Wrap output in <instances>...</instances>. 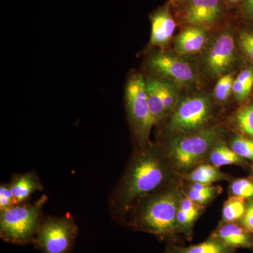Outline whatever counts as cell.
Instances as JSON below:
<instances>
[{
  "instance_id": "1f68e13d",
  "label": "cell",
  "mask_w": 253,
  "mask_h": 253,
  "mask_svg": "<svg viewBox=\"0 0 253 253\" xmlns=\"http://www.w3.org/2000/svg\"><path fill=\"white\" fill-rule=\"evenodd\" d=\"M179 1H180V0H169V1H170V4L172 5L175 4L176 3H177Z\"/></svg>"
},
{
  "instance_id": "d6986e66",
  "label": "cell",
  "mask_w": 253,
  "mask_h": 253,
  "mask_svg": "<svg viewBox=\"0 0 253 253\" xmlns=\"http://www.w3.org/2000/svg\"><path fill=\"white\" fill-rule=\"evenodd\" d=\"M208 158L211 164L219 168L231 165L240 166L244 163L242 158L221 140L214 146Z\"/></svg>"
},
{
  "instance_id": "83f0119b",
  "label": "cell",
  "mask_w": 253,
  "mask_h": 253,
  "mask_svg": "<svg viewBox=\"0 0 253 253\" xmlns=\"http://www.w3.org/2000/svg\"><path fill=\"white\" fill-rule=\"evenodd\" d=\"M184 194L196 204L204 206V207L219 195L215 193L199 192V191H194L189 188H188Z\"/></svg>"
},
{
  "instance_id": "ac0fdd59",
  "label": "cell",
  "mask_w": 253,
  "mask_h": 253,
  "mask_svg": "<svg viewBox=\"0 0 253 253\" xmlns=\"http://www.w3.org/2000/svg\"><path fill=\"white\" fill-rule=\"evenodd\" d=\"M231 126L239 136L253 139V99L236 111Z\"/></svg>"
},
{
  "instance_id": "44dd1931",
  "label": "cell",
  "mask_w": 253,
  "mask_h": 253,
  "mask_svg": "<svg viewBox=\"0 0 253 253\" xmlns=\"http://www.w3.org/2000/svg\"><path fill=\"white\" fill-rule=\"evenodd\" d=\"M246 199L237 196H231L223 206L221 222L239 221L244 217L246 211Z\"/></svg>"
},
{
  "instance_id": "7a4b0ae2",
  "label": "cell",
  "mask_w": 253,
  "mask_h": 253,
  "mask_svg": "<svg viewBox=\"0 0 253 253\" xmlns=\"http://www.w3.org/2000/svg\"><path fill=\"white\" fill-rule=\"evenodd\" d=\"M183 192L178 186L168 184L138 201L126 216V224L134 230L148 233L161 240L178 238L176 214Z\"/></svg>"
},
{
  "instance_id": "9a60e30c",
  "label": "cell",
  "mask_w": 253,
  "mask_h": 253,
  "mask_svg": "<svg viewBox=\"0 0 253 253\" xmlns=\"http://www.w3.org/2000/svg\"><path fill=\"white\" fill-rule=\"evenodd\" d=\"M145 82L150 110L156 125L168 117L163 103L161 81L159 78L149 76L145 78Z\"/></svg>"
},
{
  "instance_id": "ba28073f",
  "label": "cell",
  "mask_w": 253,
  "mask_h": 253,
  "mask_svg": "<svg viewBox=\"0 0 253 253\" xmlns=\"http://www.w3.org/2000/svg\"><path fill=\"white\" fill-rule=\"evenodd\" d=\"M146 64L151 76L171 82L177 86H194L199 81L194 66L179 56L163 51H154L148 56Z\"/></svg>"
},
{
  "instance_id": "5b68a950",
  "label": "cell",
  "mask_w": 253,
  "mask_h": 253,
  "mask_svg": "<svg viewBox=\"0 0 253 253\" xmlns=\"http://www.w3.org/2000/svg\"><path fill=\"white\" fill-rule=\"evenodd\" d=\"M125 101L129 126L139 148L149 144L151 130L156 123L150 110L145 78L133 73L126 81Z\"/></svg>"
},
{
  "instance_id": "8992f818",
  "label": "cell",
  "mask_w": 253,
  "mask_h": 253,
  "mask_svg": "<svg viewBox=\"0 0 253 253\" xmlns=\"http://www.w3.org/2000/svg\"><path fill=\"white\" fill-rule=\"evenodd\" d=\"M79 228L70 214L42 218L33 244L42 253H71Z\"/></svg>"
},
{
  "instance_id": "d4e9b609",
  "label": "cell",
  "mask_w": 253,
  "mask_h": 253,
  "mask_svg": "<svg viewBox=\"0 0 253 253\" xmlns=\"http://www.w3.org/2000/svg\"><path fill=\"white\" fill-rule=\"evenodd\" d=\"M231 196H237L245 199L253 198V181L247 178L234 179L231 181L229 189Z\"/></svg>"
},
{
  "instance_id": "52a82bcc",
  "label": "cell",
  "mask_w": 253,
  "mask_h": 253,
  "mask_svg": "<svg viewBox=\"0 0 253 253\" xmlns=\"http://www.w3.org/2000/svg\"><path fill=\"white\" fill-rule=\"evenodd\" d=\"M212 115L211 97L206 94L187 96L179 101L169 116L168 130L176 134H187L207 127Z\"/></svg>"
},
{
  "instance_id": "484cf974",
  "label": "cell",
  "mask_w": 253,
  "mask_h": 253,
  "mask_svg": "<svg viewBox=\"0 0 253 253\" xmlns=\"http://www.w3.org/2000/svg\"><path fill=\"white\" fill-rule=\"evenodd\" d=\"M237 44L246 59L253 66V29L247 28L240 32Z\"/></svg>"
},
{
  "instance_id": "7402d4cb",
  "label": "cell",
  "mask_w": 253,
  "mask_h": 253,
  "mask_svg": "<svg viewBox=\"0 0 253 253\" xmlns=\"http://www.w3.org/2000/svg\"><path fill=\"white\" fill-rule=\"evenodd\" d=\"M160 81H161V91H162L163 103H164L166 114L167 116H169L179 103L178 86L173 84L171 82L165 81V80L160 79Z\"/></svg>"
},
{
  "instance_id": "277c9868",
  "label": "cell",
  "mask_w": 253,
  "mask_h": 253,
  "mask_svg": "<svg viewBox=\"0 0 253 253\" xmlns=\"http://www.w3.org/2000/svg\"><path fill=\"white\" fill-rule=\"evenodd\" d=\"M47 199L44 195L33 204H17L0 211L1 239L12 244H33Z\"/></svg>"
},
{
  "instance_id": "9c48e42d",
  "label": "cell",
  "mask_w": 253,
  "mask_h": 253,
  "mask_svg": "<svg viewBox=\"0 0 253 253\" xmlns=\"http://www.w3.org/2000/svg\"><path fill=\"white\" fill-rule=\"evenodd\" d=\"M208 44L204 59L206 72L214 78L231 73L237 55L236 43L230 30L221 31Z\"/></svg>"
},
{
  "instance_id": "3957f363",
  "label": "cell",
  "mask_w": 253,
  "mask_h": 253,
  "mask_svg": "<svg viewBox=\"0 0 253 253\" xmlns=\"http://www.w3.org/2000/svg\"><path fill=\"white\" fill-rule=\"evenodd\" d=\"M224 133L221 126H212L191 134H177L162 150L173 171L186 174L208 157Z\"/></svg>"
},
{
  "instance_id": "ffe728a7",
  "label": "cell",
  "mask_w": 253,
  "mask_h": 253,
  "mask_svg": "<svg viewBox=\"0 0 253 253\" xmlns=\"http://www.w3.org/2000/svg\"><path fill=\"white\" fill-rule=\"evenodd\" d=\"M253 89V68L243 70L235 78L233 84V94L239 103L249 99Z\"/></svg>"
},
{
  "instance_id": "8fae6325",
  "label": "cell",
  "mask_w": 253,
  "mask_h": 253,
  "mask_svg": "<svg viewBox=\"0 0 253 253\" xmlns=\"http://www.w3.org/2000/svg\"><path fill=\"white\" fill-rule=\"evenodd\" d=\"M151 22L149 46L163 48L172 40L176 21L169 5L160 8L150 16Z\"/></svg>"
},
{
  "instance_id": "4316f807",
  "label": "cell",
  "mask_w": 253,
  "mask_h": 253,
  "mask_svg": "<svg viewBox=\"0 0 253 253\" xmlns=\"http://www.w3.org/2000/svg\"><path fill=\"white\" fill-rule=\"evenodd\" d=\"M16 200L9 184H1L0 186V211L16 206Z\"/></svg>"
},
{
  "instance_id": "5bb4252c",
  "label": "cell",
  "mask_w": 253,
  "mask_h": 253,
  "mask_svg": "<svg viewBox=\"0 0 253 253\" xmlns=\"http://www.w3.org/2000/svg\"><path fill=\"white\" fill-rule=\"evenodd\" d=\"M16 204L27 202L36 191H43V185L36 173L15 174L9 183Z\"/></svg>"
},
{
  "instance_id": "603a6c76",
  "label": "cell",
  "mask_w": 253,
  "mask_h": 253,
  "mask_svg": "<svg viewBox=\"0 0 253 253\" xmlns=\"http://www.w3.org/2000/svg\"><path fill=\"white\" fill-rule=\"evenodd\" d=\"M235 78L232 72L227 73L218 79L214 88V97L216 101L225 103L233 94V84Z\"/></svg>"
},
{
  "instance_id": "4fadbf2b",
  "label": "cell",
  "mask_w": 253,
  "mask_h": 253,
  "mask_svg": "<svg viewBox=\"0 0 253 253\" xmlns=\"http://www.w3.org/2000/svg\"><path fill=\"white\" fill-rule=\"evenodd\" d=\"M231 249L253 250V234L236 222H221L211 235Z\"/></svg>"
},
{
  "instance_id": "e0dca14e",
  "label": "cell",
  "mask_w": 253,
  "mask_h": 253,
  "mask_svg": "<svg viewBox=\"0 0 253 253\" xmlns=\"http://www.w3.org/2000/svg\"><path fill=\"white\" fill-rule=\"evenodd\" d=\"M183 177L191 183L213 184L218 181L226 180L229 176L212 164H200L192 170L183 174Z\"/></svg>"
},
{
  "instance_id": "30bf717a",
  "label": "cell",
  "mask_w": 253,
  "mask_h": 253,
  "mask_svg": "<svg viewBox=\"0 0 253 253\" xmlns=\"http://www.w3.org/2000/svg\"><path fill=\"white\" fill-rule=\"evenodd\" d=\"M224 5L222 0H180L173 6L176 17L184 26L210 29L221 21Z\"/></svg>"
},
{
  "instance_id": "f546056e",
  "label": "cell",
  "mask_w": 253,
  "mask_h": 253,
  "mask_svg": "<svg viewBox=\"0 0 253 253\" xmlns=\"http://www.w3.org/2000/svg\"><path fill=\"white\" fill-rule=\"evenodd\" d=\"M242 4L245 16L253 20V0H244Z\"/></svg>"
},
{
  "instance_id": "4dcf8cb0",
  "label": "cell",
  "mask_w": 253,
  "mask_h": 253,
  "mask_svg": "<svg viewBox=\"0 0 253 253\" xmlns=\"http://www.w3.org/2000/svg\"><path fill=\"white\" fill-rule=\"evenodd\" d=\"M224 4L227 6H234L239 4L240 3H243L244 0H222Z\"/></svg>"
},
{
  "instance_id": "7c38bea8",
  "label": "cell",
  "mask_w": 253,
  "mask_h": 253,
  "mask_svg": "<svg viewBox=\"0 0 253 253\" xmlns=\"http://www.w3.org/2000/svg\"><path fill=\"white\" fill-rule=\"evenodd\" d=\"M208 39L209 29L200 26H185L174 38V51L181 56L197 54L207 46Z\"/></svg>"
},
{
  "instance_id": "6da1fadb",
  "label": "cell",
  "mask_w": 253,
  "mask_h": 253,
  "mask_svg": "<svg viewBox=\"0 0 253 253\" xmlns=\"http://www.w3.org/2000/svg\"><path fill=\"white\" fill-rule=\"evenodd\" d=\"M173 172L161 147L149 143L139 148L110 197L116 217H126L138 201L169 184Z\"/></svg>"
},
{
  "instance_id": "2e32d148",
  "label": "cell",
  "mask_w": 253,
  "mask_h": 253,
  "mask_svg": "<svg viewBox=\"0 0 253 253\" xmlns=\"http://www.w3.org/2000/svg\"><path fill=\"white\" fill-rule=\"evenodd\" d=\"M235 250L211 236L204 242L187 247L168 244L165 253H235Z\"/></svg>"
},
{
  "instance_id": "f1b7e54d",
  "label": "cell",
  "mask_w": 253,
  "mask_h": 253,
  "mask_svg": "<svg viewBox=\"0 0 253 253\" xmlns=\"http://www.w3.org/2000/svg\"><path fill=\"white\" fill-rule=\"evenodd\" d=\"M246 230L253 234V201L246 206L244 217L239 221Z\"/></svg>"
},
{
  "instance_id": "cb8c5ba5",
  "label": "cell",
  "mask_w": 253,
  "mask_h": 253,
  "mask_svg": "<svg viewBox=\"0 0 253 253\" xmlns=\"http://www.w3.org/2000/svg\"><path fill=\"white\" fill-rule=\"evenodd\" d=\"M230 148L243 159L253 161V139L236 136L231 141Z\"/></svg>"
}]
</instances>
